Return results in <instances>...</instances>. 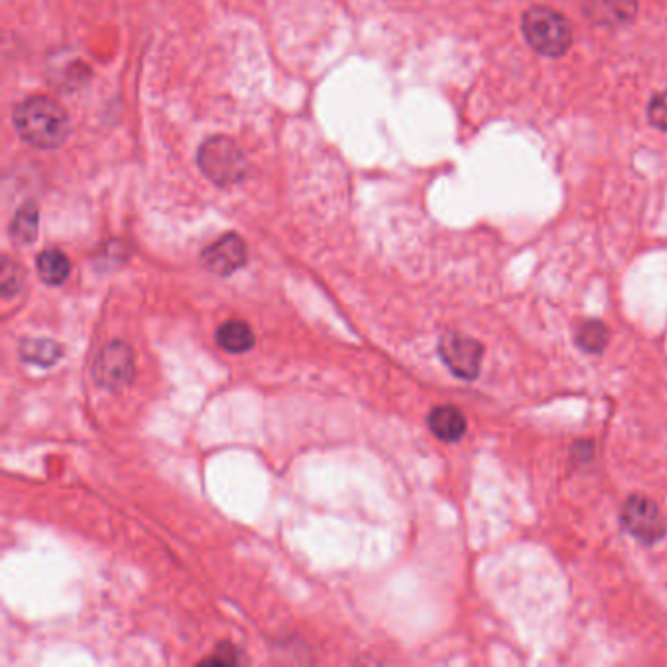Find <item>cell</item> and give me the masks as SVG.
Returning <instances> with one entry per match:
<instances>
[{"instance_id":"9c48e42d","label":"cell","mask_w":667,"mask_h":667,"mask_svg":"<svg viewBox=\"0 0 667 667\" xmlns=\"http://www.w3.org/2000/svg\"><path fill=\"white\" fill-rule=\"evenodd\" d=\"M429 429L442 442L461 441L468 429V421L458 407L439 405L429 414Z\"/></svg>"},{"instance_id":"3957f363","label":"cell","mask_w":667,"mask_h":667,"mask_svg":"<svg viewBox=\"0 0 667 667\" xmlns=\"http://www.w3.org/2000/svg\"><path fill=\"white\" fill-rule=\"evenodd\" d=\"M523 32L528 46L540 56L562 57L572 48V28L568 20L556 10L546 7L526 10Z\"/></svg>"},{"instance_id":"5b68a950","label":"cell","mask_w":667,"mask_h":667,"mask_svg":"<svg viewBox=\"0 0 667 667\" xmlns=\"http://www.w3.org/2000/svg\"><path fill=\"white\" fill-rule=\"evenodd\" d=\"M135 377V358L130 345L123 341H112L104 345L93 362V378L96 384L106 390H122L132 384Z\"/></svg>"},{"instance_id":"52a82bcc","label":"cell","mask_w":667,"mask_h":667,"mask_svg":"<svg viewBox=\"0 0 667 667\" xmlns=\"http://www.w3.org/2000/svg\"><path fill=\"white\" fill-rule=\"evenodd\" d=\"M202 263L217 276H229L247 263V245L236 234H227L202 251Z\"/></svg>"},{"instance_id":"6da1fadb","label":"cell","mask_w":667,"mask_h":667,"mask_svg":"<svg viewBox=\"0 0 667 667\" xmlns=\"http://www.w3.org/2000/svg\"><path fill=\"white\" fill-rule=\"evenodd\" d=\"M14 128L24 142L39 150H56L67 142L71 120L48 96H32L14 108Z\"/></svg>"},{"instance_id":"7c38bea8","label":"cell","mask_w":667,"mask_h":667,"mask_svg":"<svg viewBox=\"0 0 667 667\" xmlns=\"http://www.w3.org/2000/svg\"><path fill=\"white\" fill-rule=\"evenodd\" d=\"M61 355H63V348L51 338H26L20 345V357L36 367H51L61 358Z\"/></svg>"},{"instance_id":"8992f818","label":"cell","mask_w":667,"mask_h":667,"mask_svg":"<svg viewBox=\"0 0 667 667\" xmlns=\"http://www.w3.org/2000/svg\"><path fill=\"white\" fill-rule=\"evenodd\" d=\"M437 350L442 365L449 368L454 377L462 380H474L478 377L484 360V345L476 338L462 333H446L439 341Z\"/></svg>"},{"instance_id":"7a4b0ae2","label":"cell","mask_w":667,"mask_h":667,"mask_svg":"<svg viewBox=\"0 0 667 667\" xmlns=\"http://www.w3.org/2000/svg\"><path fill=\"white\" fill-rule=\"evenodd\" d=\"M198 165L217 187H236L249 175V160L234 140L217 135L198 151Z\"/></svg>"},{"instance_id":"5bb4252c","label":"cell","mask_w":667,"mask_h":667,"mask_svg":"<svg viewBox=\"0 0 667 667\" xmlns=\"http://www.w3.org/2000/svg\"><path fill=\"white\" fill-rule=\"evenodd\" d=\"M39 212L36 204H26L20 207L19 214L14 216L10 234L19 241V243H34L38 237Z\"/></svg>"},{"instance_id":"277c9868","label":"cell","mask_w":667,"mask_h":667,"mask_svg":"<svg viewBox=\"0 0 667 667\" xmlns=\"http://www.w3.org/2000/svg\"><path fill=\"white\" fill-rule=\"evenodd\" d=\"M620 523L642 545H658L666 536V521L659 508L646 496H630L620 511Z\"/></svg>"},{"instance_id":"8fae6325","label":"cell","mask_w":667,"mask_h":667,"mask_svg":"<svg viewBox=\"0 0 667 667\" xmlns=\"http://www.w3.org/2000/svg\"><path fill=\"white\" fill-rule=\"evenodd\" d=\"M609 337L611 331L607 327V323L599 320L583 321L573 335L577 348H582L587 355H602L609 345Z\"/></svg>"},{"instance_id":"2e32d148","label":"cell","mask_w":667,"mask_h":667,"mask_svg":"<svg viewBox=\"0 0 667 667\" xmlns=\"http://www.w3.org/2000/svg\"><path fill=\"white\" fill-rule=\"evenodd\" d=\"M648 120L654 128L667 132V91L654 96L648 104Z\"/></svg>"},{"instance_id":"4fadbf2b","label":"cell","mask_w":667,"mask_h":667,"mask_svg":"<svg viewBox=\"0 0 667 667\" xmlns=\"http://www.w3.org/2000/svg\"><path fill=\"white\" fill-rule=\"evenodd\" d=\"M39 278L49 286H59L67 281V276L71 273V263L69 257L57 249H49L39 254L38 263Z\"/></svg>"},{"instance_id":"30bf717a","label":"cell","mask_w":667,"mask_h":667,"mask_svg":"<svg viewBox=\"0 0 667 667\" xmlns=\"http://www.w3.org/2000/svg\"><path fill=\"white\" fill-rule=\"evenodd\" d=\"M216 341L217 345L227 350V353L241 355V353H247V350L253 348L254 333L245 321L231 320L226 321L216 331Z\"/></svg>"},{"instance_id":"9a60e30c","label":"cell","mask_w":667,"mask_h":667,"mask_svg":"<svg viewBox=\"0 0 667 667\" xmlns=\"http://www.w3.org/2000/svg\"><path fill=\"white\" fill-rule=\"evenodd\" d=\"M22 284H24V271H22V266L7 257V259L2 261V271H0V290L9 298V296L19 294Z\"/></svg>"},{"instance_id":"e0dca14e","label":"cell","mask_w":667,"mask_h":667,"mask_svg":"<svg viewBox=\"0 0 667 667\" xmlns=\"http://www.w3.org/2000/svg\"><path fill=\"white\" fill-rule=\"evenodd\" d=\"M239 656H241V652H239L236 646H231V644H222V646L214 652V656H210V658L204 659V664L234 666V664L239 662Z\"/></svg>"},{"instance_id":"ba28073f","label":"cell","mask_w":667,"mask_h":667,"mask_svg":"<svg viewBox=\"0 0 667 667\" xmlns=\"http://www.w3.org/2000/svg\"><path fill=\"white\" fill-rule=\"evenodd\" d=\"M585 19L603 28H622L634 22L639 14L636 0H582Z\"/></svg>"}]
</instances>
